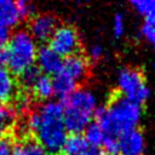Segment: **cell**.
<instances>
[{
	"label": "cell",
	"instance_id": "obj_1",
	"mask_svg": "<svg viewBox=\"0 0 155 155\" xmlns=\"http://www.w3.org/2000/svg\"><path fill=\"white\" fill-rule=\"evenodd\" d=\"M27 127L34 133L35 140L46 151L51 155L61 154L68 137L61 102H44L28 115Z\"/></svg>",
	"mask_w": 155,
	"mask_h": 155
},
{
	"label": "cell",
	"instance_id": "obj_2",
	"mask_svg": "<svg viewBox=\"0 0 155 155\" xmlns=\"http://www.w3.org/2000/svg\"><path fill=\"white\" fill-rule=\"evenodd\" d=\"M142 115L140 104L121 94L114 97L108 105L97 107L94 121L101 126L104 137L117 138L134 130Z\"/></svg>",
	"mask_w": 155,
	"mask_h": 155
},
{
	"label": "cell",
	"instance_id": "obj_3",
	"mask_svg": "<svg viewBox=\"0 0 155 155\" xmlns=\"http://www.w3.org/2000/svg\"><path fill=\"white\" fill-rule=\"evenodd\" d=\"M63 108V122L71 134H81L92 122L97 109V99L92 91L81 87L61 102Z\"/></svg>",
	"mask_w": 155,
	"mask_h": 155
},
{
	"label": "cell",
	"instance_id": "obj_4",
	"mask_svg": "<svg viewBox=\"0 0 155 155\" xmlns=\"http://www.w3.org/2000/svg\"><path fill=\"white\" fill-rule=\"evenodd\" d=\"M7 69L12 74H22L27 69L34 67L38 56L36 41L28 30L19 29L12 34L6 46Z\"/></svg>",
	"mask_w": 155,
	"mask_h": 155
},
{
	"label": "cell",
	"instance_id": "obj_5",
	"mask_svg": "<svg viewBox=\"0 0 155 155\" xmlns=\"http://www.w3.org/2000/svg\"><path fill=\"white\" fill-rule=\"evenodd\" d=\"M117 86L121 96L138 104L144 103L150 97V88L145 85L143 74L138 69L122 68L117 75Z\"/></svg>",
	"mask_w": 155,
	"mask_h": 155
},
{
	"label": "cell",
	"instance_id": "obj_6",
	"mask_svg": "<svg viewBox=\"0 0 155 155\" xmlns=\"http://www.w3.org/2000/svg\"><path fill=\"white\" fill-rule=\"evenodd\" d=\"M58 56L67 58L76 54L80 48V38L76 29L71 25H58L50 38L48 45Z\"/></svg>",
	"mask_w": 155,
	"mask_h": 155
},
{
	"label": "cell",
	"instance_id": "obj_7",
	"mask_svg": "<svg viewBox=\"0 0 155 155\" xmlns=\"http://www.w3.org/2000/svg\"><path fill=\"white\" fill-rule=\"evenodd\" d=\"M57 18L51 13L35 15L29 22V34L35 41L50 40L57 28Z\"/></svg>",
	"mask_w": 155,
	"mask_h": 155
},
{
	"label": "cell",
	"instance_id": "obj_8",
	"mask_svg": "<svg viewBox=\"0 0 155 155\" xmlns=\"http://www.w3.org/2000/svg\"><path fill=\"white\" fill-rule=\"evenodd\" d=\"M36 63L39 70L45 75H56L62 70L63 58L58 56L50 46L44 45L38 50Z\"/></svg>",
	"mask_w": 155,
	"mask_h": 155
},
{
	"label": "cell",
	"instance_id": "obj_9",
	"mask_svg": "<svg viewBox=\"0 0 155 155\" xmlns=\"http://www.w3.org/2000/svg\"><path fill=\"white\" fill-rule=\"evenodd\" d=\"M144 151V137L137 128L119 137V155H142Z\"/></svg>",
	"mask_w": 155,
	"mask_h": 155
},
{
	"label": "cell",
	"instance_id": "obj_10",
	"mask_svg": "<svg viewBox=\"0 0 155 155\" xmlns=\"http://www.w3.org/2000/svg\"><path fill=\"white\" fill-rule=\"evenodd\" d=\"M62 71L65 73L71 79H74L76 82H79L82 79H85L87 75L88 62L84 56H81L79 53L69 56L67 58H63Z\"/></svg>",
	"mask_w": 155,
	"mask_h": 155
},
{
	"label": "cell",
	"instance_id": "obj_11",
	"mask_svg": "<svg viewBox=\"0 0 155 155\" xmlns=\"http://www.w3.org/2000/svg\"><path fill=\"white\" fill-rule=\"evenodd\" d=\"M52 85H53V96H56L59 102L68 98L71 93H74L78 90V82L68 76L62 70L53 75L52 78Z\"/></svg>",
	"mask_w": 155,
	"mask_h": 155
},
{
	"label": "cell",
	"instance_id": "obj_12",
	"mask_svg": "<svg viewBox=\"0 0 155 155\" xmlns=\"http://www.w3.org/2000/svg\"><path fill=\"white\" fill-rule=\"evenodd\" d=\"M21 21L17 4L11 0H0V28L10 29Z\"/></svg>",
	"mask_w": 155,
	"mask_h": 155
},
{
	"label": "cell",
	"instance_id": "obj_13",
	"mask_svg": "<svg viewBox=\"0 0 155 155\" xmlns=\"http://www.w3.org/2000/svg\"><path fill=\"white\" fill-rule=\"evenodd\" d=\"M16 80L5 67H0V103H7L16 97Z\"/></svg>",
	"mask_w": 155,
	"mask_h": 155
},
{
	"label": "cell",
	"instance_id": "obj_14",
	"mask_svg": "<svg viewBox=\"0 0 155 155\" xmlns=\"http://www.w3.org/2000/svg\"><path fill=\"white\" fill-rule=\"evenodd\" d=\"M13 155H51L35 139L24 138L13 145Z\"/></svg>",
	"mask_w": 155,
	"mask_h": 155
},
{
	"label": "cell",
	"instance_id": "obj_15",
	"mask_svg": "<svg viewBox=\"0 0 155 155\" xmlns=\"http://www.w3.org/2000/svg\"><path fill=\"white\" fill-rule=\"evenodd\" d=\"M31 91H33L34 96H35L38 99L47 102V101L53 96L52 78H50L48 75L41 74V75L39 76V79L36 80V82L34 84V86L31 87Z\"/></svg>",
	"mask_w": 155,
	"mask_h": 155
},
{
	"label": "cell",
	"instance_id": "obj_16",
	"mask_svg": "<svg viewBox=\"0 0 155 155\" xmlns=\"http://www.w3.org/2000/svg\"><path fill=\"white\" fill-rule=\"evenodd\" d=\"M87 147L88 144L86 143L82 134H70L67 137L59 155H79Z\"/></svg>",
	"mask_w": 155,
	"mask_h": 155
},
{
	"label": "cell",
	"instance_id": "obj_17",
	"mask_svg": "<svg viewBox=\"0 0 155 155\" xmlns=\"http://www.w3.org/2000/svg\"><path fill=\"white\" fill-rule=\"evenodd\" d=\"M82 136H84L86 143L88 144V147H93V148L102 147V143H103V139H104V132L96 121H92L84 130Z\"/></svg>",
	"mask_w": 155,
	"mask_h": 155
},
{
	"label": "cell",
	"instance_id": "obj_18",
	"mask_svg": "<svg viewBox=\"0 0 155 155\" xmlns=\"http://www.w3.org/2000/svg\"><path fill=\"white\" fill-rule=\"evenodd\" d=\"M41 75V71L39 70L38 67H31L29 69H27L25 71H23L22 74H19V82L22 85V87L31 90V87L34 86V84L36 82V80L39 79V76Z\"/></svg>",
	"mask_w": 155,
	"mask_h": 155
},
{
	"label": "cell",
	"instance_id": "obj_19",
	"mask_svg": "<svg viewBox=\"0 0 155 155\" xmlns=\"http://www.w3.org/2000/svg\"><path fill=\"white\" fill-rule=\"evenodd\" d=\"M140 33H142L143 38L149 44L155 46V15L145 18V21L140 28Z\"/></svg>",
	"mask_w": 155,
	"mask_h": 155
},
{
	"label": "cell",
	"instance_id": "obj_20",
	"mask_svg": "<svg viewBox=\"0 0 155 155\" xmlns=\"http://www.w3.org/2000/svg\"><path fill=\"white\" fill-rule=\"evenodd\" d=\"M131 5L145 18L155 15V0H134L131 1Z\"/></svg>",
	"mask_w": 155,
	"mask_h": 155
},
{
	"label": "cell",
	"instance_id": "obj_21",
	"mask_svg": "<svg viewBox=\"0 0 155 155\" xmlns=\"http://www.w3.org/2000/svg\"><path fill=\"white\" fill-rule=\"evenodd\" d=\"M16 119V113L12 108L1 104L0 105V124H2L5 127H10Z\"/></svg>",
	"mask_w": 155,
	"mask_h": 155
},
{
	"label": "cell",
	"instance_id": "obj_22",
	"mask_svg": "<svg viewBox=\"0 0 155 155\" xmlns=\"http://www.w3.org/2000/svg\"><path fill=\"white\" fill-rule=\"evenodd\" d=\"M17 8H18V12H19V16L21 18H33L35 16V5L30 1H24V0H21V1H17Z\"/></svg>",
	"mask_w": 155,
	"mask_h": 155
},
{
	"label": "cell",
	"instance_id": "obj_23",
	"mask_svg": "<svg viewBox=\"0 0 155 155\" xmlns=\"http://www.w3.org/2000/svg\"><path fill=\"white\" fill-rule=\"evenodd\" d=\"M113 31L116 38H120L124 31H125V22H124V16L121 13H116L114 16V22H113Z\"/></svg>",
	"mask_w": 155,
	"mask_h": 155
},
{
	"label": "cell",
	"instance_id": "obj_24",
	"mask_svg": "<svg viewBox=\"0 0 155 155\" xmlns=\"http://www.w3.org/2000/svg\"><path fill=\"white\" fill-rule=\"evenodd\" d=\"M0 155H13V145L8 139L0 140Z\"/></svg>",
	"mask_w": 155,
	"mask_h": 155
},
{
	"label": "cell",
	"instance_id": "obj_25",
	"mask_svg": "<svg viewBox=\"0 0 155 155\" xmlns=\"http://www.w3.org/2000/svg\"><path fill=\"white\" fill-rule=\"evenodd\" d=\"M88 56L92 61H98L102 56H103V48L101 45H93L91 48H90V52H88Z\"/></svg>",
	"mask_w": 155,
	"mask_h": 155
},
{
	"label": "cell",
	"instance_id": "obj_26",
	"mask_svg": "<svg viewBox=\"0 0 155 155\" xmlns=\"http://www.w3.org/2000/svg\"><path fill=\"white\" fill-rule=\"evenodd\" d=\"M8 39H10L8 29L0 28V47H4V45L8 41Z\"/></svg>",
	"mask_w": 155,
	"mask_h": 155
},
{
	"label": "cell",
	"instance_id": "obj_27",
	"mask_svg": "<svg viewBox=\"0 0 155 155\" xmlns=\"http://www.w3.org/2000/svg\"><path fill=\"white\" fill-rule=\"evenodd\" d=\"M79 155H103L102 150L99 148H93V147H87L82 153Z\"/></svg>",
	"mask_w": 155,
	"mask_h": 155
},
{
	"label": "cell",
	"instance_id": "obj_28",
	"mask_svg": "<svg viewBox=\"0 0 155 155\" xmlns=\"http://www.w3.org/2000/svg\"><path fill=\"white\" fill-rule=\"evenodd\" d=\"M7 62V52L6 47H0V67H4Z\"/></svg>",
	"mask_w": 155,
	"mask_h": 155
},
{
	"label": "cell",
	"instance_id": "obj_29",
	"mask_svg": "<svg viewBox=\"0 0 155 155\" xmlns=\"http://www.w3.org/2000/svg\"><path fill=\"white\" fill-rule=\"evenodd\" d=\"M6 130H7V127H5L2 124H0V140H1V138L4 136V133L6 132Z\"/></svg>",
	"mask_w": 155,
	"mask_h": 155
},
{
	"label": "cell",
	"instance_id": "obj_30",
	"mask_svg": "<svg viewBox=\"0 0 155 155\" xmlns=\"http://www.w3.org/2000/svg\"><path fill=\"white\" fill-rule=\"evenodd\" d=\"M154 68H155V63H154Z\"/></svg>",
	"mask_w": 155,
	"mask_h": 155
}]
</instances>
